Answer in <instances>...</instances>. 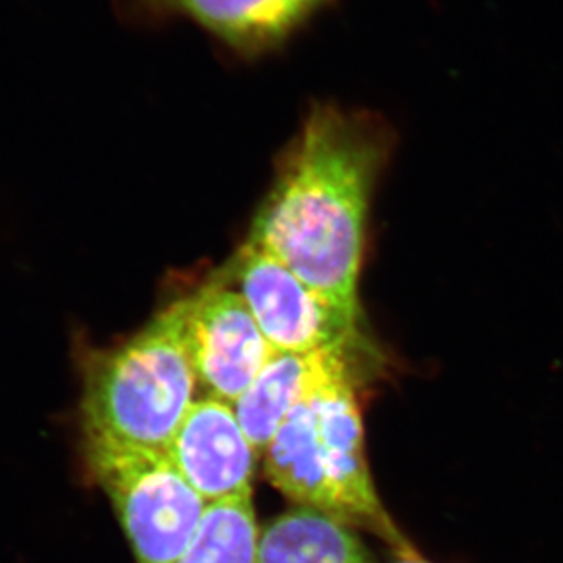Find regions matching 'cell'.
Returning <instances> with one entry per match:
<instances>
[{"mask_svg":"<svg viewBox=\"0 0 563 563\" xmlns=\"http://www.w3.org/2000/svg\"><path fill=\"white\" fill-rule=\"evenodd\" d=\"M388 144L376 118L316 108L246 240L282 261L356 327L363 318L360 276L368 205Z\"/></svg>","mask_w":563,"mask_h":563,"instance_id":"cell-1","label":"cell"},{"mask_svg":"<svg viewBox=\"0 0 563 563\" xmlns=\"http://www.w3.org/2000/svg\"><path fill=\"white\" fill-rule=\"evenodd\" d=\"M351 377L343 368L294 407L265 451L266 476L296 504L374 532L398 556L412 553L374 487Z\"/></svg>","mask_w":563,"mask_h":563,"instance_id":"cell-2","label":"cell"},{"mask_svg":"<svg viewBox=\"0 0 563 563\" xmlns=\"http://www.w3.org/2000/svg\"><path fill=\"white\" fill-rule=\"evenodd\" d=\"M196 385L179 299L91 362L82 401L86 438L166 452L194 404Z\"/></svg>","mask_w":563,"mask_h":563,"instance_id":"cell-3","label":"cell"},{"mask_svg":"<svg viewBox=\"0 0 563 563\" xmlns=\"http://www.w3.org/2000/svg\"><path fill=\"white\" fill-rule=\"evenodd\" d=\"M86 457L115 507L137 563H177L208 504L168 454L86 438Z\"/></svg>","mask_w":563,"mask_h":563,"instance_id":"cell-4","label":"cell"},{"mask_svg":"<svg viewBox=\"0 0 563 563\" xmlns=\"http://www.w3.org/2000/svg\"><path fill=\"white\" fill-rule=\"evenodd\" d=\"M224 276L235 283L268 345L279 354L365 343L362 327L343 318L282 261L249 241Z\"/></svg>","mask_w":563,"mask_h":563,"instance_id":"cell-5","label":"cell"},{"mask_svg":"<svg viewBox=\"0 0 563 563\" xmlns=\"http://www.w3.org/2000/svg\"><path fill=\"white\" fill-rule=\"evenodd\" d=\"M183 335L207 398L234 405L276 351L224 274L181 299Z\"/></svg>","mask_w":563,"mask_h":563,"instance_id":"cell-6","label":"cell"},{"mask_svg":"<svg viewBox=\"0 0 563 563\" xmlns=\"http://www.w3.org/2000/svg\"><path fill=\"white\" fill-rule=\"evenodd\" d=\"M166 454L207 504L252 496L255 452L234 405L202 398L191 404Z\"/></svg>","mask_w":563,"mask_h":563,"instance_id":"cell-7","label":"cell"},{"mask_svg":"<svg viewBox=\"0 0 563 563\" xmlns=\"http://www.w3.org/2000/svg\"><path fill=\"white\" fill-rule=\"evenodd\" d=\"M356 345L324 346L303 354L276 352L234 404L235 415L257 454H265L283 421L319 385L349 365Z\"/></svg>","mask_w":563,"mask_h":563,"instance_id":"cell-8","label":"cell"},{"mask_svg":"<svg viewBox=\"0 0 563 563\" xmlns=\"http://www.w3.org/2000/svg\"><path fill=\"white\" fill-rule=\"evenodd\" d=\"M190 16L234 48L263 49L301 26L329 0H143Z\"/></svg>","mask_w":563,"mask_h":563,"instance_id":"cell-9","label":"cell"},{"mask_svg":"<svg viewBox=\"0 0 563 563\" xmlns=\"http://www.w3.org/2000/svg\"><path fill=\"white\" fill-rule=\"evenodd\" d=\"M257 563H374L351 526L299 505L260 534Z\"/></svg>","mask_w":563,"mask_h":563,"instance_id":"cell-10","label":"cell"},{"mask_svg":"<svg viewBox=\"0 0 563 563\" xmlns=\"http://www.w3.org/2000/svg\"><path fill=\"white\" fill-rule=\"evenodd\" d=\"M257 545L252 496L213 501L177 563H257Z\"/></svg>","mask_w":563,"mask_h":563,"instance_id":"cell-11","label":"cell"},{"mask_svg":"<svg viewBox=\"0 0 563 563\" xmlns=\"http://www.w3.org/2000/svg\"><path fill=\"white\" fill-rule=\"evenodd\" d=\"M394 563H431L427 562L426 559H421L420 554L412 551V553L399 554L398 560Z\"/></svg>","mask_w":563,"mask_h":563,"instance_id":"cell-12","label":"cell"}]
</instances>
